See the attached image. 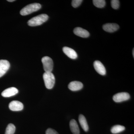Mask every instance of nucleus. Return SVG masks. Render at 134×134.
Wrapping results in <instances>:
<instances>
[{
    "label": "nucleus",
    "instance_id": "nucleus-5",
    "mask_svg": "<svg viewBox=\"0 0 134 134\" xmlns=\"http://www.w3.org/2000/svg\"><path fill=\"white\" fill-rule=\"evenodd\" d=\"M130 98L129 93L122 92L117 93L113 97V99L116 103H120L129 100Z\"/></svg>",
    "mask_w": 134,
    "mask_h": 134
},
{
    "label": "nucleus",
    "instance_id": "nucleus-12",
    "mask_svg": "<svg viewBox=\"0 0 134 134\" xmlns=\"http://www.w3.org/2000/svg\"><path fill=\"white\" fill-rule=\"evenodd\" d=\"M104 30L109 32H114L117 31L119 28L118 24L114 23H107L103 26Z\"/></svg>",
    "mask_w": 134,
    "mask_h": 134
},
{
    "label": "nucleus",
    "instance_id": "nucleus-2",
    "mask_svg": "<svg viewBox=\"0 0 134 134\" xmlns=\"http://www.w3.org/2000/svg\"><path fill=\"white\" fill-rule=\"evenodd\" d=\"M41 8V5L38 3L29 4L22 9L20 11V14L23 16L26 15L36 12Z\"/></svg>",
    "mask_w": 134,
    "mask_h": 134
},
{
    "label": "nucleus",
    "instance_id": "nucleus-3",
    "mask_svg": "<svg viewBox=\"0 0 134 134\" xmlns=\"http://www.w3.org/2000/svg\"><path fill=\"white\" fill-rule=\"evenodd\" d=\"M43 78L47 88H52L55 82V77L52 73V72H45L43 74Z\"/></svg>",
    "mask_w": 134,
    "mask_h": 134
},
{
    "label": "nucleus",
    "instance_id": "nucleus-19",
    "mask_svg": "<svg viewBox=\"0 0 134 134\" xmlns=\"http://www.w3.org/2000/svg\"><path fill=\"white\" fill-rule=\"evenodd\" d=\"M111 2V6L114 9H117L119 7L120 2L118 0H112Z\"/></svg>",
    "mask_w": 134,
    "mask_h": 134
},
{
    "label": "nucleus",
    "instance_id": "nucleus-10",
    "mask_svg": "<svg viewBox=\"0 0 134 134\" xmlns=\"http://www.w3.org/2000/svg\"><path fill=\"white\" fill-rule=\"evenodd\" d=\"M74 32L76 36L82 38H87L90 35V33L88 31L81 27H76L75 28Z\"/></svg>",
    "mask_w": 134,
    "mask_h": 134
},
{
    "label": "nucleus",
    "instance_id": "nucleus-6",
    "mask_svg": "<svg viewBox=\"0 0 134 134\" xmlns=\"http://www.w3.org/2000/svg\"><path fill=\"white\" fill-rule=\"evenodd\" d=\"M10 65L8 60H0V77L3 76L9 69Z\"/></svg>",
    "mask_w": 134,
    "mask_h": 134
},
{
    "label": "nucleus",
    "instance_id": "nucleus-18",
    "mask_svg": "<svg viewBox=\"0 0 134 134\" xmlns=\"http://www.w3.org/2000/svg\"><path fill=\"white\" fill-rule=\"evenodd\" d=\"M93 5L98 8H103L105 6V1L104 0H93Z\"/></svg>",
    "mask_w": 134,
    "mask_h": 134
},
{
    "label": "nucleus",
    "instance_id": "nucleus-8",
    "mask_svg": "<svg viewBox=\"0 0 134 134\" xmlns=\"http://www.w3.org/2000/svg\"><path fill=\"white\" fill-rule=\"evenodd\" d=\"M9 107L10 110L13 111H21L23 109V103L18 100H13L9 103Z\"/></svg>",
    "mask_w": 134,
    "mask_h": 134
},
{
    "label": "nucleus",
    "instance_id": "nucleus-4",
    "mask_svg": "<svg viewBox=\"0 0 134 134\" xmlns=\"http://www.w3.org/2000/svg\"><path fill=\"white\" fill-rule=\"evenodd\" d=\"M43 68L46 72H52L53 68L52 59L48 56H45L41 59Z\"/></svg>",
    "mask_w": 134,
    "mask_h": 134
},
{
    "label": "nucleus",
    "instance_id": "nucleus-23",
    "mask_svg": "<svg viewBox=\"0 0 134 134\" xmlns=\"http://www.w3.org/2000/svg\"><path fill=\"white\" fill-rule=\"evenodd\" d=\"M133 53V57H134V48H133V53Z\"/></svg>",
    "mask_w": 134,
    "mask_h": 134
},
{
    "label": "nucleus",
    "instance_id": "nucleus-9",
    "mask_svg": "<svg viewBox=\"0 0 134 134\" xmlns=\"http://www.w3.org/2000/svg\"><path fill=\"white\" fill-rule=\"evenodd\" d=\"M18 90L15 87H10L6 89L2 93V96L4 97H9L15 96L18 93Z\"/></svg>",
    "mask_w": 134,
    "mask_h": 134
},
{
    "label": "nucleus",
    "instance_id": "nucleus-16",
    "mask_svg": "<svg viewBox=\"0 0 134 134\" xmlns=\"http://www.w3.org/2000/svg\"><path fill=\"white\" fill-rule=\"evenodd\" d=\"M125 127L121 125H117L114 126L111 129V131L113 134H117L124 131Z\"/></svg>",
    "mask_w": 134,
    "mask_h": 134
},
{
    "label": "nucleus",
    "instance_id": "nucleus-1",
    "mask_svg": "<svg viewBox=\"0 0 134 134\" xmlns=\"http://www.w3.org/2000/svg\"><path fill=\"white\" fill-rule=\"evenodd\" d=\"M48 18V16L46 14L38 15L30 19L28 22V24L30 26H38L46 21Z\"/></svg>",
    "mask_w": 134,
    "mask_h": 134
},
{
    "label": "nucleus",
    "instance_id": "nucleus-15",
    "mask_svg": "<svg viewBox=\"0 0 134 134\" xmlns=\"http://www.w3.org/2000/svg\"><path fill=\"white\" fill-rule=\"evenodd\" d=\"M79 121L82 128L85 132H87L88 130L89 127L85 117L84 115L81 114L79 116Z\"/></svg>",
    "mask_w": 134,
    "mask_h": 134
},
{
    "label": "nucleus",
    "instance_id": "nucleus-14",
    "mask_svg": "<svg viewBox=\"0 0 134 134\" xmlns=\"http://www.w3.org/2000/svg\"><path fill=\"white\" fill-rule=\"evenodd\" d=\"M70 127L74 134H79L80 131L77 122L75 120L72 119L70 122Z\"/></svg>",
    "mask_w": 134,
    "mask_h": 134
},
{
    "label": "nucleus",
    "instance_id": "nucleus-7",
    "mask_svg": "<svg viewBox=\"0 0 134 134\" xmlns=\"http://www.w3.org/2000/svg\"><path fill=\"white\" fill-rule=\"evenodd\" d=\"M93 66L99 74L102 75H105L106 74V71L105 68L102 63L98 60L95 61L93 63Z\"/></svg>",
    "mask_w": 134,
    "mask_h": 134
},
{
    "label": "nucleus",
    "instance_id": "nucleus-11",
    "mask_svg": "<svg viewBox=\"0 0 134 134\" xmlns=\"http://www.w3.org/2000/svg\"><path fill=\"white\" fill-rule=\"evenodd\" d=\"M63 51L64 53L70 59H75L77 58V54L76 52L72 48L67 47H65L63 48Z\"/></svg>",
    "mask_w": 134,
    "mask_h": 134
},
{
    "label": "nucleus",
    "instance_id": "nucleus-21",
    "mask_svg": "<svg viewBox=\"0 0 134 134\" xmlns=\"http://www.w3.org/2000/svg\"><path fill=\"white\" fill-rule=\"evenodd\" d=\"M46 134H59L58 132L54 130L51 128H49L47 129L46 132Z\"/></svg>",
    "mask_w": 134,
    "mask_h": 134
},
{
    "label": "nucleus",
    "instance_id": "nucleus-13",
    "mask_svg": "<svg viewBox=\"0 0 134 134\" xmlns=\"http://www.w3.org/2000/svg\"><path fill=\"white\" fill-rule=\"evenodd\" d=\"M83 87V85L81 82L75 81L70 83L68 88L72 91H77L81 90Z\"/></svg>",
    "mask_w": 134,
    "mask_h": 134
},
{
    "label": "nucleus",
    "instance_id": "nucleus-22",
    "mask_svg": "<svg viewBox=\"0 0 134 134\" xmlns=\"http://www.w3.org/2000/svg\"><path fill=\"white\" fill-rule=\"evenodd\" d=\"M8 1L9 2H12L14 1V0H8Z\"/></svg>",
    "mask_w": 134,
    "mask_h": 134
},
{
    "label": "nucleus",
    "instance_id": "nucleus-20",
    "mask_svg": "<svg viewBox=\"0 0 134 134\" xmlns=\"http://www.w3.org/2000/svg\"><path fill=\"white\" fill-rule=\"evenodd\" d=\"M82 2V0H73L72 2V6L75 8H77L81 5Z\"/></svg>",
    "mask_w": 134,
    "mask_h": 134
},
{
    "label": "nucleus",
    "instance_id": "nucleus-17",
    "mask_svg": "<svg viewBox=\"0 0 134 134\" xmlns=\"http://www.w3.org/2000/svg\"><path fill=\"white\" fill-rule=\"evenodd\" d=\"M16 128L13 124H9L6 128L5 134H14Z\"/></svg>",
    "mask_w": 134,
    "mask_h": 134
}]
</instances>
